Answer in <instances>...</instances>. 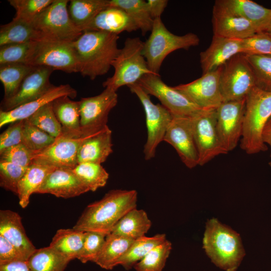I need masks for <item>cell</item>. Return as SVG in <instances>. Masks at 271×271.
<instances>
[{
    "label": "cell",
    "mask_w": 271,
    "mask_h": 271,
    "mask_svg": "<svg viewBox=\"0 0 271 271\" xmlns=\"http://www.w3.org/2000/svg\"><path fill=\"white\" fill-rule=\"evenodd\" d=\"M245 104V98L224 101L216 109L218 135L227 153L236 147L241 138Z\"/></svg>",
    "instance_id": "obj_14"
},
{
    "label": "cell",
    "mask_w": 271,
    "mask_h": 271,
    "mask_svg": "<svg viewBox=\"0 0 271 271\" xmlns=\"http://www.w3.org/2000/svg\"><path fill=\"white\" fill-rule=\"evenodd\" d=\"M222 66L203 74L201 77L190 83L173 87L199 107L205 109H216L224 102L220 84Z\"/></svg>",
    "instance_id": "obj_16"
},
{
    "label": "cell",
    "mask_w": 271,
    "mask_h": 271,
    "mask_svg": "<svg viewBox=\"0 0 271 271\" xmlns=\"http://www.w3.org/2000/svg\"><path fill=\"white\" fill-rule=\"evenodd\" d=\"M172 250L168 240L158 245L133 266L136 271H163Z\"/></svg>",
    "instance_id": "obj_39"
},
{
    "label": "cell",
    "mask_w": 271,
    "mask_h": 271,
    "mask_svg": "<svg viewBox=\"0 0 271 271\" xmlns=\"http://www.w3.org/2000/svg\"><path fill=\"white\" fill-rule=\"evenodd\" d=\"M35 67L24 63L1 65L0 80L4 87L5 99L17 92L25 78Z\"/></svg>",
    "instance_id": "obj_37"
},
{
    "label": "cell",
    "mask_w": 271,
    "mask_h": 271,
    "mask_svg": "<svg viewBox=\"0 0 271 271\" xmlns=\"http://www.w3.org/2000/svg\"><path fill=\"white\" fill-rule=\"evenodd\" d=\"M203 248L212 263L224 271H236L245 256L239 234L216 218L206 222Z\"/></svg>",
    "instance_id": "obj_3"
},
{
    "label": "cell",
    "mask_w": 271,
    "mask_h": 271,
    "mask_svg": "<svg viewBox=\"0 0 271 271\" xmlns=\"http://www.w3.org/2000/svg\"><path fill=\"white\" fill-rule=\"evenodd\" d=\"M241 51V40L213 36L209 47L200 53L203 74L216 70Z\"/></svg>",
    "instance_id": "obj_22"
},
{
    "label": "cell",
    "mask_w": 271,
    "mask_h": 271,
    "mask_svg": "<svg viewBox=\"0 0 271 271\" xmlns=\"http://www.w3.org/2000/svg\"><path fill=\"white\" fill-rule=\"evenodd\" d=\"M220 84L224 101L246 98L255 84L253 71L244 54L235 55L222 66Z\"/></svg>",
    "instance_id": "obj_9"
},
{
    "label": "cell",
    "mask_w": 271,
    "mask_h": 271,
    "mask_svg": "<svg viewBox=\"0 0 271 271\" xmlns=\"http://www.w3.org/2000/svg\"><path fill=\"white\" fill-rule=\"evenodd\" d=\"M140 100L145 110L147 129V139L144 146L145 159L154 158L158 145L164 141L168 127L173 116L170 111L160 104H154L148 94L137 83L127 86Z\"/></svg>",
    "instance_id": "obj_8"
},
{
    "label": "cell",
    "mask_w": 271,
    "mask_h": 271,
    "mask_svg": "<svg viewBox=\"0 0 271 271\" xmlns=\"http://www.w3.org/2000/svg\"><path fill=\"white\" fill-rule=\"evenodd\" d=\"M54 0H9L8 2L16 10L13 18L29 23L45 9Z\"/></svg>",
    "instance_id": "obj_43"
},
{
    "label": "cell",
    "mask_w": 271,
    "mask_h": 271,
    "mask_svg": "<svg viewBox=\"0 0 271 271\" xmlns=\"http://www.w3.org/2000/svg\"><path fill=\"white\" fill-rule=\"evenodd\" d=\"M111 136L112 131L107 125L97 132L86 136L78 150V164L104 163L113 151Z\"/></svg>",
    "instance_id": "obj_23"
},
{
    "label": "cell",
    "mask_w": 271,
    "mask_h": 271,
    "mask_svg": "<svg viewBox=\"0 0 271 271\" xmlns=\"http://www.w3.org/2000/svg\"><path fill=\"white\" fill-rule=\"evenodd\" d=\"M52 102L41 107L26 119L33 125L57 138L62 133V128L54 112Z\"/></svg>",
    "instance_id": "obj_40"
},
{
    "label": "cell",
    "mask_w": 271,
    "mask_h": 271,
    "mask_svg": "<svg viewBox=\"0 0 271 271\" xmlns=\"http://www.w3.org/2000/svg\"><path fill=\"white\" fill-rule=\"evenodd\" d=\"M117 100L116 91L109 88L97 95L82 98L79 103L82 136L92 134L107 126L108 114Z\"/></svg>",
    "instance_id": "obj_13"
},
{
    "label": "cell",
    "mask_w": 271,
    "mask_h": 271,
    "mask_svg": "<svg viewBox=\"0 0 271 271\" xmlns=\"http://www.w3.org/2000/svg\"><path fill=\"white\" fill-rule=\"evenodd\" d=\"M134 240L109 233L98 256L95 261L101 268L109 270L118 265Z\"/></svg>",
    "instance_id": "obj_30"
},
{
    "label": "cell",
    "mask_w": 271,
    "mask_h": 271,
    "mask_svg": "<svg viewBox=\"0 0 271 271\" xmlns=\"http://www.w3.org/2000/svg\"><path fill=\"white\" fill-rule=\"evenodd\" d=\"M24 120L10 123V125L1 134L0 153L10 147L22 143Z\"/></svg>",
    "instance_id": "obj_49"
},
{
    "label": "cell",
    "mask_w": 271,
    "mask_h": 271,
    "mask_svg": "<svg viewBox=\"0 0 271 271\" xmlns=\"http://www.w3.org/2000/svg\"><path fill=\"white\" fill-rule=\"evenodd\" d=\"M55 169L37 164H32L28 167L18 187L19 204L23 208L28 205L31 195L36 193L47 175Z\"/></svg>",
    "instance_id": "obj_29"
},
{
    "label": "cell",
    "mask_w": 271,
    "mask_h": 271,
    "mask_svg": "<svg viewBox=\"0 0 271 271\" xmlns=\"http://www.w3.org/2000/svg\"><path fill=\"white\" fill-rule=\"evenodd\" d=\"M264 143L269 145L270 148V157H271V116L266 123L262 134Z\"/></svg>",
    "instance_id": "obj_53"
},
{
    "label": "cell",
    "mask_w": 271,
    "mask_h": 271,
    "mask_svg": "<svg viewBox=\"0 0 271 271\" xmlns=\"http://www.w3.org/2000/svg\"><path fill=\"white\" fill-rule=\"evenodd\" d=\"M245 56L253 72L255 86L271 92V55Z\"/></svg>",
    "instance_id": "obj_41"
},
{
    "label": "cell",
    "mask_w": 271,
    "mask_h": 271,
    "mask_svg": "<svg viewBox=\"0 0 271 271\" xmlns=\"http://www.w3.org/2000/svg\"><path fill=\"white\" fill-rule=\"evenodd\" d=\"M147 2L150 15L154 20L161 18L168 3L166 0H148Z\"/></svg>",
    "instance_id": "obj_51"
},
{
    "label": "cell",
    "mask_w": 271,
    "mask_h": 271,
    "mask_svg": "<svg viewBox=\"0 0 271 271\" xmlns=\"http://www.w3.org/2000/svg\"><path fill=\"white\" fill-rule=\"evenodd\" d=\"M77 92L69 84L53 86L45 94L31 102L8 111H0V127L17 121L29 118L39 109L56 99L64 96L71 98L76 96Z\"/></svg>",
    "instance_id": "obj_21"
},
{
    "label": "cell",
    "mask_w": 271,
    "mask_h": 271,
    "mask_svg": "<svg viewBox=\"0 0 271 271\" xmlns=\"http://www.w3.org/2000/svg\"><path fill=\"white\" fill-rule=\"evenodd\" d=\"M0 271H30V270L26 261H16L0 265Z\"/></svg>",
    "instance_id": "obj_52"
},
{
    "label": "cell",
    "mask_w": 271,
    "mask_h": 271,
    "mask_svg": "<svg viewBox=\"0 0 271 271\" xmlns=\"http://www.w3.org/2000/svg\"><path fill=\"white\" fill-rule=\"evenodd\" d=\"M27 168L5 162H0V186L17 195L19 183Z\"/></svg>",
    "instance_id": "obj_46"
},
{
    "label": "cell",
    "mask_w": 271,
    "mask_h": 271,
    "mask_svg": "<svg viewBox=\"0 0 271 271\" xmlns=\"http://www.w3.org/2000/svg\"><path fill=\"white\" fill-rule=\"evenodd\" d=\"M268 164H269V166H270V167L271 168V161L269 162Z\"/></svg>",
    "instance_id": "obj_55"
},
{
    "label": "cell",
    "mask_w": 271,
    "mask_h": 271,
    "mask_svg": "<svg viewBox=\"0 0 271 271\" xmlns=\"http://www.w3.org/2000/svg\"><path fill=\"white\" fill-rule=\"evenodd\" d=\"M54 138L30 123L26 119L22 132V144L35 152L42 151L54 143Z\"/></svg>",
    "instance_id": "obj_42"
},
{
    "label": "cell",
    "mask_w": 271,
    "mask_h": 271,
    "mask_svg": "<svg viewBox=\"0 0 271 271\" xmlns=\"http://www.w3.org/2000/svg\"><path fill=\"white\" fill-rule=\"evenodd\" d=\"M137 198L134 190H110L101 199L88 205L73 228L107 235L126 213L137 207Z\"/></svg>",
    "instance_id": "obj_1"
},
{
    "label": "cell",
    "mask_w": 271,
    "mask_h": 271,
    "mask_svg": "<svg viewBox=\"0 0 271 271\" xmlns=\"http://www.w3.org/2000/svg\"><path fill=\"white\" fill-rule=\"evenodd\" d=\"M149 95L157 98L173 116L194 117L203 109L173 87L163 82L159 75L146 74L137 83Z\"/></svg>",
    "instance_id": "obj_11"
},
{
    "label": "cell",
    "mask_w": 271,
    "mask_h": 271,
    "mask_svg": "<svg viewBox=\"0 0 271 271\" xmlns=\"http://www.w3.org/2000/svg\"><path fill=\"white\" fill-rule=\"evenodd\" d=\"M109 7L123 10L137 25L143 35L151 31L154 20L152 18L147 2L144 0H108Z\"/></svg>",
    "instance_id": "obj_34"
},
{
    "label": "cell",
    "mask_w": 271,
    "mask_h": 271,
    "mask_svg": "<svg viewBox=\"0 0 271 271\" xmlns=\"http://www.w3.org/2000/svg\"><path fill=\"white\" fill-rule=\"evenodd\" d=\"M89 191H95L104 187L109 178V174L101 164L90 162L78 164L72 169Z\"/></svg>",
    "instance_id": "obj_38"
},
{
    "label": "cell",
    "mask_w": 271,
    "mask_h": 271,
    "mask_svg": "<svg viewBox=\"0 0 271 271\" xmlns=\"http://www.w3.org/2000/svg\"><path fill=\"white\" fill-rule=\"evenodd\" d=\"M85 136L76 137L62 132L53 144L35 153L32 164L55 168L74 169L78 164V150Z\"/></svg>",
    "instance_id": "obj_15"
},
{
    "label": "cell",
    "mask_w": 271,
    "mask_h": 271,
    "mask_svg": "<svg viewBox=\"0 0 271 271\" xmlns=\"http://www.w3.org/2000/svg\"><path fill=\"white\" fill-rule=\"evenodd\" d=\"M151 34L144 42L143 55L150 70L159 75L162 64L171 52L178 49L188 50L199 45L198 36L189 33L183 36L175 35L166 27L161 18L154 20Z\"/></svg>",
    "instance_id": "obj_5"
},
{
    "label": "cell",
    "mask_w": 271,
    "mask_h": 271,
    "mask_svg": "<svg viewBox=\"0 0 271 271\" xmlns=\"http://www.w3.org/2000/svg\"><path fill=\"white\" fill-rule=\"evenodd\" d=\"M212 23L213 36L243 40L257 33L246 20L234 15L213 10Z\"/></svg>",
    "instance_id": "obj_26"
},
{
    "label": "cell",
    "mask_w": 271,
    "mask_h": 271,
    "mask_svg": "<svg viewBox=\"0 0 271 271\" xmlns=\"http://www.w3.org/2000/svg\"><path fill=\"white\" fill-rule=\"evenodd\" d=\"M38 41L37 34L30 23L13 19L1 26L0 46Z\"/></svg>",
    "instance_id": "obj_35"
},
{
    "label": "cell",
    "mask_w": 271,
    "mask_h": 271,
    "mask_svg": "<svg viewBox=\"0 0 271 271\" xmlns=\"http://www.w3.org/2000/svg\"><path fill=\"white\" fill-rule=\"evenodd\" d=\"M53 71L48 67L35 66L25 78L17 92L10 98L3 99L1 110H11L45 94L53 86L49 80Z\"/></svg>",
    "instance_id": "obj_18"
},
{
    "label": "cell",
    "mask_w": 271,
    "mask_h": 271,
    "mask_svg": "<svg viewBox=\"0 0 271 271\" xmlns=\"http://www.w3.org/2000/svg\"><path fill=\"white\" fill-rule=\"evenodd\" d=\"M241 53L245 55H271V36L265 32L257 33L241 40Z\"/></svg>",
    "instance_id": "obj_45"
},
{
    "label": "cell",
    "mask_w": 271,
    "mask_h": 271,
    "mask_svg": "<svg viewBox=\"0 0 271 271\" xmlns=\"http://www.w3.org/2000/svg\"><path fill=\"white\" fill-rule=\"evenodd\" d=\"M0 235L12 244L27 261L36 249L26 234L21 216L16 212L0 211Z\"/></svg>",
    "instance_id": "obj_24"
},
{
    "label": "cell",
    "mask_w": 271,
    "mask_h": 271,
    "mask_svg": "<svg viewBox=\"0 0 271 271\" xmlns=\"http://www.w3.org/2000/svg\"><path fill=\"white\" fill-rule=\"evenodd\" d=\"M108 7V0H71L68 11L72 21L82 31L98 13Z\"/></svg>",
    "instance_id": "obj_33"
},
{
    "label": "cell",
    "mask_w": 271,
    "mask_h": 271,
    "mask_svg": "<svg viewBox=\"0 0 271 271\" xmlns=\"http://www.w3.org/2000/svg\"><path fill=\"white\" fill-rule=\"evenodd\" d=\"M67 0H54L30 23L39 41L72 43L83 32L70 18Z\"/></svg>",
    "instance_id": "obj_6"
},
{
    "label": "cell",
    "mask_w": 271,
    "mask_h": 271,
    "mask_svg": "<svg viewBox=\"0 0 271 271\" xmlns=\"http://www.w3.org/2000/svg\"><path fill=\"white\" fill-rule=\"evenodd\" d=\"M213 10L242 18L249 22L257 33L271 24V9L250 0H217Z\"/></svg>",
    "instance_id": "obj_19"
},
{
    "label": "cell",
    "mask_w": 271,
    "mask_h": 271,
    "mask_svg": "<svg viewBox=\"0 0 271 271\" xmlns=\"http://www.w3.org/2000/svg\"><path fill=\"white\" fill-rule=\"evenodd\" d=\"M84 239V231L72 229H60L52 238L50 246L70 261L78 258Z\"/></svg>",
    "instance_id": "obj_31"
},
{
    "label": "cell",
    "mask_w": 271,
    "mask_h": 271,
    "mask_svg": "<svg viewBox=\"0 0 271 271\" xmlns=\"http://www.w3.org/2000/svg\"><path fill=\"white\" fill-rule=\"evenodd\" d=\"M27 261L24 255L8 240L0 235V265Z\"/></svg>",
    "instance_id": "obj_50"
},
{
    "label": "cell",
    "mask_w": 271,
    "mask_h": 271,
    "mask_svg": "<svg viewBox=\"0 0 271 271\" xmlns=\"http://www.w3.org/2000/svg\"><path fill=\"white\" fill-rule=\"evenodd\" d=\"M164 141L176 150L181 160L187 168L192 169L199 165L192 117L173 116Z\"/></svg>",
    "instance_id": "obj_17"
},
{
    "label": "cell",
    "mask_w": 271,
    "mask_h": 271,
    "mask_svg": "<svg viewBox=\"0 0 271 271\" xmlns=\"http://www.w3.org/2000/svg\"><path fill=\"white\" fill-rule=\"evenodd\" d=\"M89 191L72 169L56 168L51 172L35 193L51 194L69 198Z\"/></svg>",
    "instance_id": "obj_20"
},
{
    "label": "cell",
    "mask_w": 271,
    "mask_h": 271,
    "mask_svg": "<svg viewBox=\"0 0 271 271\" xmlns=\"http://www.w3.org/2000/svg\"><path fill=\"white\" fill-rule=\"evenodd\" d=\"M26 64L45 66L67 73L79 72L78 57L71 43L35 42Z\"/></svg>",
    "instance_id": "obj_10"
},
{
    "label": "cell",
    "mask_w": 271,
    "mask_h": 271,
    "mask_svg": "<svg viewBox=\"0 0 271 271\" xmlns=\"http://www.w3.org/2000/svg\"><path fill=\"white\" fill-rule=\"evenodd\" d=\"M35 42L12 44L0 47V64H26Z\"/></svg>",
    "instance_id": "obj_44"
},
{
    "label": "cell",
    "mask_w": 271,
    "mask_h": 271,
    "mask_svg": "<svg viewBox=\"0 0 271 271\" xmlns=\"http://www.w3.org/2000/svg\"><path fill=\"white\" fill-rule=\"evenodd\" d=\"M70 261L49 246L36 249L26 262L30 271H64Z\"/></svg>",
    "instance_id": "obj_32"
},
{
    "label": "cell",
    "mask_w": 271,
    "mask_h": 271,
    "mask_svg": "<svg viewBox=\"0 0 271 271\" xmlns=\"http://www.w3.org/2000/svg\"><path fill=\"white\" fill-rule=\"evenodd\" d=\"M106 235L93 231H84V239L78 259L82 263L95 262L100 253Z\"/></svg>",
    "instance_id": "obj_47"
},
{
    "label": "cell",
    "mask_w": 271,
    "mask_h": 271,
    "mask_svg": "<svg viewBox=\"0 0 271 271\" xmlns=\"http://www.w3.org/2000/svg\"><path fill=\"white\" fill-rule=\"evenodd\" d=\"M192 119L199 166L204 165L217 156L228 153L218 135L216 109H206L192 117Z\"/></svg>",
    "instance_id": "obj_12"
},
{
    "label": "cell",
    "mask_w": 271,
    "mask_h": 271,
    "mask_svg": "<svg viewBox=\"0 0 271 271\" xmlns=\"http://www.w3.org/2000/svg\"><path fill=\"white\" fill-rule=\"evenodd\" d=\"M151 225L146 211L135 208L118 221L110 233L135 240L145 236Z\"/></svg>",
    "instance_id": "obj_28"
},
{
    "label": "cell",
    "mask_w": 271,
    "mask_h": 271,
    "mask_svg": "<svg viewBox=\"0 0 271 271\" xmlns=\"http://www.w3.org/2000/svg\"><path fill=\"white\" fill-rule=\"evenodd\" d=\"M67 96L60 97L52 102L54 112L62 126V132L73 137L82 136L80 126L79 101Z\"/></svg>",
    "instance_id": "obj_27"
},
{
    "label": "cell",
    "mask_w": 271,
    "mask_h": 271,
    "mask_svg": "<svg viewBox=\"0 0 271 271\" xmlns=\"http://www.w3.org/2000/svg\"><path fill=\"white\" fill-rule=\"evenodd\" d=\"M144 42L139 37L128 38L112 63L114 72L102 83L116 91L123 86L137 83L145 75L153 73L143 55Z\"/></svg>",
    "instance_id": "obj_7"
},
{
    "label": "cell",
    "mask_w": 271,
    "mask_h": 271,
    "mask_svg": "<svg viewBox=\"0 0 271 271\" xmlns=\"http://www.w3.org/2000/svg\"><path fill=\"white\" fill-rule=\"evenodd\" d=\"M245 111L240 148L252 155L264 152L267 146L262 140L264 127L271 116V92L255 86L245 98Z\"/></svg>",
    "instance_id": "obj_4"
},
{
    "label": "cell",
    "mask_w": 271,
    "mask_h": 271,
    "mask_svg": "<svg viewBox=\"0 0 271 271\" xmlns=\"http://www.w3.org/2000/svg\"><path fill=\"white\" fill-rule=\"evenodd\" d=\"M263 32H265L271 36V24L267 27Z\"/></svg>",
    "instance_id": "obj_54"
},
{
    "label": "cell",
    "mask_w": 271,
    "mask_h": 271,
    "mask_svg": "<svg viewBox=\"0 0 271 271\" xmlns=\"http://www.w3.org/2000/svg\"><path fill=\"white\" fill-rule=\"evenodd\" d=\"M119 36L102 31H85L71 43L79 64V72L91 80L109 71L120 49Z\"/></svg>",
    "instance_id": "obj_2"
},
{
    "label": "cell",
    "mask_w": 271,
    "mask_h": 271,
    "mask_svg": "<svg viewBox=\"0 0 271 271\" xmlns=\"http://www.w3.org/2000/svg\"><path fill=\"white\" fill-rule=\"evenodd\" d=\"M166 240L165 234H157L152 237L144 236L135 239L128 250L119 260L118 265H121L126 270L133 268L134 265L150 250Z\"/></svg>",
    "instance_id": "obj_36"
},
{
    "label": "cell",
    "mask_w": 271,
    "mask_h": 271,
    "mask_svg": "<svg viewBox=\"0 0 271 271\" xmlns=\"http://www.w3.org/2000/svg\"><path fill=\"white\" fill-rule=\"evenodd\" d=\"M139 30L137 25L123 10L108 7L98 13L86 26L85 31H102L119 35L123 32Z\"/></svg>",
    "instance_id": "obj_25"
},
{
    "label": "cell",
    "mask_w": 271,
    "mask_h": 271,
    "mask_svg": "<svg viewBox=\"0 0 271 271\" xmlns=\"http://www.w3.org/2000/svg\"><path fill=\"white\" fill-rule=\"evenodd\" d=\"M36 153L21 143L10 147L0 153V162L11 163L27 168L32 164Z\"/></svg>",
    "instance_id": "obj_48"
}]
</instances>
